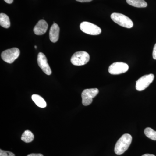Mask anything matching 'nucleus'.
Wrapping results in <instances>:
<instances>
[{"label":"nucleus","mask_w":156,"mask_h":156,"mask_svg":"<svg viewBox=\"0 0 156 156\" xmlns=\"http://www.w3.org/2000/svg\"><path fill=\"white\" fill-rule=\"evenodd\" d=\"M132 140V136L130 134H123L116 143L115 147V153L118 155L124 153L131 145Z\"/></svg>","instance_id":"1"},{"label":"nucleus","mask_w":156,"mask_h":156,"mask_svg":"<svg viewBox=\"0 0 156 156\" xmlns=\"http://www.w3.org/2000/svg\"><path fill=\"white\" fill-rule=\"evenodd\" d=\"M111 17L114 22L126 28H132L134 25L133 22L130 18L120 13H112L111 15Z\"/></svg>","instance_id":"2"},{"label":"nucleus","mask_w":156,"mask_h":156,"mask_svg":"<svg viewBox=\"0 0 156 156\" xmlns=\"http://www.w3.org/2000/svg\"><path fill=\"white\" fill-rule=\"evenodd\" d=\"M89 59L90 56L89 53L85 51H78L72 56L71 62L74 65L80 66L88 63Z\"/></svg>","instance_id":"3"},{"label":"nucleus","mask_w":156,"mask_h":156,"mask_svg":"<svg viewBox=\"0 0 156 156\" xmlns=\"http://www.w3.org/2000/svg\"><path fill=\"white\" fill-rule=\"evenodd\" d=\"M20 51L17 48H14L5 50L1 54L2 59L7 63H13L20 56Z\"/></svg>","instance_id":"4"},{"label":"nucleus","mask_w":156,"mask_h":156,"mask_svg":"<svg viewBox=\"0 0 156 156\" xmlns=\"http://www.w3.org/2000/svg\"><path fill=\"white\" fill-rule=\"evenodd\" d=\"M80 28L85 33L92 35H98L101 32V29L99 27L87 21H84L81 23Z\"/></svg>","instance_id":"5"},{"label":"nucleus","mask_w":156,"mask_h":156,"mask_svg":"<svg viewBox=\"0 0 156 156\" xmlns=\"http://www.w3.org/2000/svg\"><path fill=\"white\" fill-rule=\"evenodd\" d=\"M99 92L97 88L86 89L82 93V103L85 106L91 104L93 101V98L96 96Z\"/></svg>","instance_id":"6"},{"label":"nucleus","mask_w":156,"mask_h":156,"mask_svg":"<svg viewBox=\"0 0 156 156\" xmlns=\"http://www.w3.org/2000/svg\"><path fill=\"white\" fill-rule=\"evenodd\" d=\"M154 76L150 74L143 76L136 81V89L137 91H141L146 89L153 81Z\"/></svg>","instance_id":"7"},{"label":"nucleus","mask_w":156,"mask_h":156,"mask_svg":"<svg viewBox=\"0 0 156 156\" xmlns=\"http://www.w3.org/2000/svg\"><path fill=\"white\" fill-rule=\"evenodd\" d=\"M128 65L123 62H115L110 66L108 72L111 74L119 75L128 71Z\"/></svg>","instance_id":"8"},{"label":"nucleus","mask_w":156,"mask_h":156,"mask_svg":"<svg viewBox=\"0 0 156 156\" xmlns=\"http://www.w3.org/2000/svg\"><path fill=\"white\" fill-rule=\"evenodd\" d=\"M37 63L39 67L46 74L50 75L52 71L48 63V59L44 54L42 53H39L37 56Z\"/></svg>","instance_id":"9"},{"label":"nucleus","mask_w":156,"mask_h":156,"mask_svg":"<svg viewBox=\"0 0 156 156\" xmlns=\"http://www.w3.org/2000/svg\"><path fill=\"white\" fill-rule=\"evenodd\" d=\"M48 25L44 20H39L34 29V32L37 35H42L46 33L48 30Z\"/></svg>","instance_id":"10"},{"label":"nucleus","mask_w":156,"mask_h":156,"mask_svg":"<svg viewBox=\"0 0 156 156\" xmlns=\"http://www.w3.org/2000/svg\"><path fill=\"white\" fill-rule=\"evenodd\" d=\"M59 26L56 23H54L51 26L50 31V39L53 43H56L59 38Z\"/></svg>","instance_id":"11"},{"label":"nucleus","mask_w":156,"mask_h":156,"mask_svg":"<svg viewBox=\"0 0 156 156\" xmlns=\"http://www.w3.org/2000/svg\"><path fill=\"white\" fill-rule=\"evenodd\" d=\"M32 99L35 103L36 104L37 106L39 107L44 108L47 106V103L44 99L38 95L34 94L32 96Z\"/></svg>","instance_id":"12"},{"label":"nucleus","mask_w":156,"mask_h":156,"mask_svg":"<svg viewBox=\"0 0 156 156\" xmlns=\"http://www.w3.org/2000/svg\"><path fill=\"white\" fill-rule=\"evenodd\" d=\"M126 2L130 5L136 8H146L147 6L144 0H126Z\"/></svg>","instance_id":"13"},{"label":"nucleus","mask_w":156,"mask_h":156,"mask_svg":"<svg viewBox=\"0 0 156 156\" xmlns=\"http://www.w3.org/2000/svg\"><path fill=\"white\" fill-rule=\"evenodd\" d=\"M0 25L5 28H9L11 26L9 17L7 14L4 13L0 14Z\"/></svg>","instance_id":"14"},{"label":"nucleus","mask_w":156,"mask_h":156,"mask_svg":"<svg viewBox=\"0 0 156 156\" xmlns=\"http://www.w3.org/2000/svg\"><path fill=\"white\" fill-rule=\"evenodd\" d=\"M34 135L31 131L29 130H26L22 134L21 139L22 141L26 143H30L32 142L34 139Z\"/></svg>","instance_id":"15"},{"label":"nucleus","mask_w":156,"mask_h":156,"mask_svg":"<svg viewBox=\"0 0 156 156\" xmlns=\"http://www.w3.org/2000/svg\"><path fill=\"white\" fill-rule=\"evenodd\" d=\"M144 134L147 137L153 140H156V131L150 128H145Z\"/></svg>","instance_id":"16"},{"label":"nucleus","mask_w":156,"mask_h":156,"mask_svg":"<svg viewBox=\"0 0 156 156\" xmlns=\"http://www.w3.org/2000/svg\"><path fill=\"white\" fill-rule=\"evenodd\" d=\"M0 156H15L13 153L0 150Z\"/></svg>","instance_id":"17"},{"label":"nucleus","mask_w":156,"mask_h":156,"mask_svg":"<svg viewBox=\"0 0 156 156\" xmlns=\"http://www.w3.org/2000/svg\"><path fill=\"white\" fill-rule=\"evenodd\" d=\"M153 57L154 59H156V44L154 46L153 51Z\"/></svg>","instance_id":"18"},{"label":"nucleus","mask_w":156,"mask_h":156,"mask_svg":"<svg viewBox=\"0 0 156 156\" xmlns=\"http://www.w3.org/2000/svg\"><path fill=\"white\" fill-rule=\"evenodd\" d=\"M27 156H44L41 154H31Z\"/></svg>","instance_id":"19"},{"label":"nucleus","mask_w":156,"mask_h":156,"mask_svg":"<svg viewBox=\"0 0 156 156\" xmlns=\"http://www.w3.org/2000/svg\"><path fill=\"white\" fill-rule=\"evenodd\" d=\"M77 2H91L92 0H76Z\"/></svg>","instance_id":"20"},{"label":"nucleus","mask_w":156,"mask_h":156,"mask_svg":"<svg viewBox=\"0 0 156 156\" xmlns=\"http://www.w3.org/2000/svg\"><path fill=\"white\" fill-rule=\"evenodd\" d=\"M5 2L8 3V4H11L13 2L14 0H4Z\"/></svg>","instance_id":"21"},{"label":"nucleus","mask_w":156,"mask_h":156,"mask_svg":"<svg viewBox=\"0 0 156 156\" xmlns=\"http://www.w3.org/2000/svg\"><path fill=\"white\" fill-rule=\"evenodd\" d=\"M142 156H155L154 155L151 154H144L143 155H142Z\"/></svg>","instance_id":"22"},{"label":"nucleus","mask_w":156,"mask_h":156,"mask_svg":"<svg viewBox=\"0 0 156 156\" xmlns=\"http://www.w3.org/2000/svg\"><path fill=\"white\" fill-rule=\"evenodd\" d=\"M35 49H37V46H35Z\"/></svg>","instance_id":"23"}]
</instances>
